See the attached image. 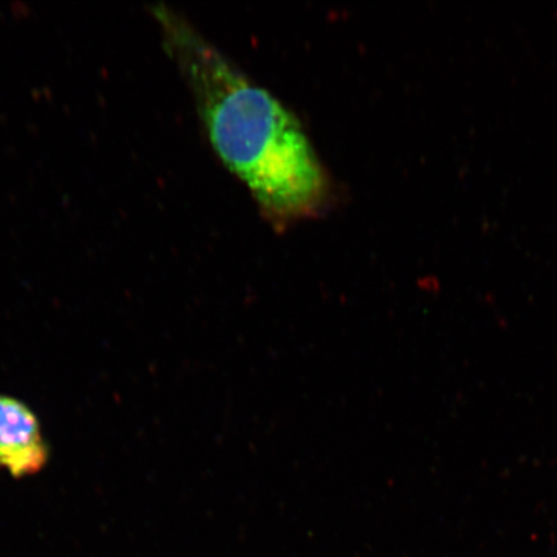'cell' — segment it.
<instances>
[{
	"mask_svg": "<svg viewBox=\"0 0 557 557\" xmlns=\"http://www.w3.org/2000/svg\"><path fill=\"white\" fill-rule=\"evenodd\" d=\"M166 50L189 86L209 143L276 227L315 218L332 183L301 122L180 13L156 7Z\"/></svg>",
	"mask_w": 557,
	"mask_h": 557,
	"instance_id": "6da1fadb",
	"label": "cell"
},
{
	"mask_svg": "<svg viewBox=\"0 0 557 557\" xmlns=\"http://www.w3.org/2000/svg\"><path fill=\"white\" fill-rule=\"evenodd\" d=\"M50 456L40 423L23 401L0 395V469L13 478L35 475Z\"/></svg>",
	"mask_w": 557,
	"mask_h": 557,
	"instance_id": "7a4b0ae2",
	"label": "cell"
}]
</instances>
